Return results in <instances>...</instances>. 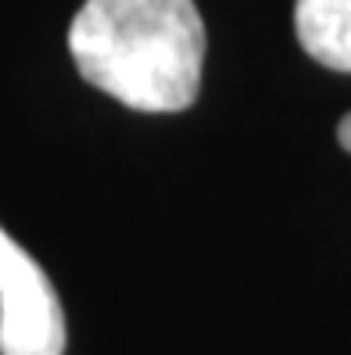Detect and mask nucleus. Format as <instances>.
Returning <instances> with one entry per match:
<instances>
[{
  "mask_svg": "<svg viewBox=\"0 0 351 355\" xmlns=\"http://www.w3.org/2000/svg\"><path fill=\"white\" fill-rule=\"evenodd\" d=\"M69 51L90 87L133 112L169 115L197 101L204 22L194 0H87Z\"/></svg>",
  "mask_w": 351,
  "mask_h": 355,
  "instance_id": "obj_1",
  "label": "nucleus"
},
{
  "mask_svg": "<svg viewBox=\"0 0 351 355\" xmlns=\"http://www.w3.org/2000/svg\"><path fill=\"white\" fill-rule=\"evenodd\" d=\"M0 355H65V312L39 262L0 226Z\"/></svg>",
  "mask_w": 351,
  "mask_h": 355,
  "instance_id": "obj_2",
  "label": "nucleus"
},
{
  "mask_svg": "<svg viewBox=\"0 0 351 355\" xmlns=\"http://www.w3.org/2000/svg\"><path fill=\"white\" fill-rule=\"evenodd\" d=\"M337 144H341V148L351 155V112L341 119V126H337Z\"/></svg>",
  "mask_w": 351,
  "mask_h": 355,
  "instance_id": "obj_4",
  "label": "nucleus"
},
{
  "mask_svg": "<svg viewBox=\"0 0 351 355\" xmlns=\"http://www.w3.org/2000/svg\"><path fill=\"white\" fill-rule=\"evenodd\" d=\"M294 29L312 61L351 72V0H294Z\"/></svg>",
  "mask_w": 351,
  "mask_h": 355,
  "instance_id": "obj_3",
  "label": "nucleus"
}]
</instances>
